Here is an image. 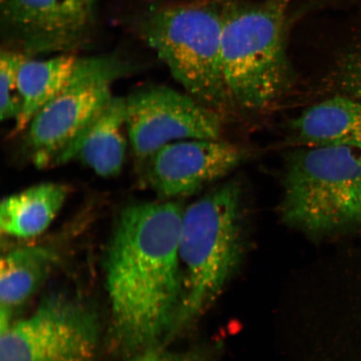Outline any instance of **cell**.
<instances>
[{
	"mask_svg": "<svg viewBox=\"0 0 361 361\" xmlns=\"http://www.w3.org/2000/svg\"><path fill=\"white\" fill-rule=\"evenodd\" d=\"M293 133L310 146L361 149V101L336 96L315 104L292 121Z\"/></svg>",
	"mask_w": 361,
	"mask_h": 361,
	"instance_id": "obj_12",
	"label": "cell"
},
{
	"mask_svg": "<svg viewBox=\"0 0 361 361\" xmlns=\"http://www.w3.org/2000/svg\"><path fill=\"white\" fill-rule=\"evenodd\" d=\"M286 4H228L222 8V63L233 106L266 109L291 87L293 72L286 45Z\"/></svg>",
	"mask_w": 361,
	"mask_h": 361,
	"instance_id": "obj_3",
	"label": "cell"
},
{
	"mask_svg": "<svg viewBox=\"0 0 361 361\" xmlns=\"http://www.w3.org/2000/svg\"><path fill=\"white\" fill-rule=\"evenodd\" d=\"M126 128L140 166L166 144L189 139H219L221 115L190 94L155 85L126 99Z\"/></svg>",
	"mask_w": 361,
	"mask_h": 361,
	"instance_id": "obj_8",
	"label": "cell"
},
{
	"mask_svg": "<svg viewBox=\"0 0 361 361\" xmlns=\"http://www.w3.org/2000/svg\"><path fill=\"white\" fill-rule=\"evenodd\" d=\"M99 324L93 311L52 295L32 314L1 328L0 361H94Z\"/></svg>",
	"mask_w": 361,
	"mask_h": 361,
	"instance_id": "obj_6",
	"label": "cell"
},
{
	"mask_svg": "<svg viewBox=\"0 0 361 361\" xmlns=\"http://www.w3.org/2000/svg\"><path fill=\"white\" fill-rule=\"evenodd\" d=\"M361 149L310 146L288 157L283 177L282 220L322 237L356 222Z\"/></svg>",
	"mask_w": 361,
	"mask_h": 361,
	"instance_id": "obj_5",
	"label": "cell"
},
{
	"mask_svg": "<svg viewBox=\"0 0 361 361\" xmlns=\"http://www.w3.org/2000/svg\"><path fill=\"white\" fill-rule=\"evenodd\" d=\"M333 75L345 96L361 101V42L340 58Z\"/></svg>",
	"mask_w": 361,
	"mask_h": 361,
	"instance_id": "obj_17",
	"label": "cell"
},
{
	"mask_svg": "<svg viewBox=\"0 0 361 361\" xmlns=\"http://www.w3.org/2000/svg\"><path fill=\"white\" fill-rule=\"evenodd\" d=\"M209 356V352L203 350L173 354L154 346L140 352L133 361H206Z\"/></svg>",
	"mask_w": 361,
	"mask_h": 361,
	"instance_id": "obj_18",
	"label": "cell"
},
{
	"mask_svg": "<svg viewBox=\"0 0 361 361\" xmlns=\"http://www.w3.org/2000/svg\"><path fill=\"white\" fill-rule=\"evenodd\" d=\"M67 196L64 185L48 183L4 198L0 206L2 234L18 238L40 235L56 219Z\"/></svg>",
	"mask_w": 361,
	"mask_h": 361,
	"instance_id": "obj_13",
	"label": "cell"
},
{
	"mask_svg": "<svg viewBox=\"0 0 361 361\" xmlns=\"http://www.w3.org/2000/svg\"><path fill=\"white\" fill-rule=\"evenodd\" d=\"M56 255L48 247H25L7 252L0 265V326L37 290L52 268Z\"/></svg>",
	"mask_w": 361,
	"mask_h": 361,
	"instance_id": "obj_14",
	"label": "cell"
},
{
	"mask_svg": "<svg viewBox=\"0 0 361 361\" xmlns=\"http://www.w3.org/2000/svg\"><path fill=\"white\" fill-rule=\"evenodd\" d=\"M29 58L17 49H3L0 56V116L2 121L16 120L21 110L18 90L20 67Z\"/></svg>",
	"mask_w": 361,
	"mask_h": 361,
	"instance_id": "obj_16",
	"label": "cell"
},
{
	"mask_svg": "<svg viewBox=\"0 0 361 361\" xmlns=\"http://www.w3.org/2000/svg\"><path fill=\"white\" fill-rule=\"evenodd\" d=\"M223 25L222 8L196 4L153 6L137 24L185 92L219 115L235 107L224 78Z\"/></svg>",
	"mask_w": 361,
	"mask_h": 361,
	"instance_id": "obj_4",
	"label": "cell"
},
{
	"mask_svg": "<svg viewBox=\"0 0 361 361\" xmlns=\"http://www.w3.org/2000/svg\"><path fill=\"white\" fill-rule=\"evenodd\" d=\"M272 1H276V2H279V3L286 4V6H287V4H288V1H290V0H272Z\"/></svg>",
	"mask_w": 361,
	"mask_h": 361,
	"instance_id": "obj_20",
	"label": "cell"
},
{
	"mask_svg": "<svg viewBox=\"0 0 361 361\" xmlns=\"http://www.w3.org/2000/svg\"><path fill=\"white\" fill-rule=\"evenodd\" d=\"M117 78L118 71L111 58H78L66 87L28 126L27 143L36 166H55L59 157L111 101L110 85Z\"/></svg>",
	"mask_w": 361,
	"mask_h": 361,
	"instance_id": "obj_7",
	"label": "cell"
},
{
	"mask_svg": "<svg viewBox=\"0 0 361 361\" xmlns=\"http://www.w3.org/2000/svg\"><path fill=\"white\" fill-rule=\"evenodd\" d=\"M97 0H0L7 42L29 56L69 51L87 42Z\"/></svg>",
	"mask_w": 361,
	"mask_h": 361,
	"instance_id": "obj_9",
	"label": "cell"
},
{
	"mask_svg": "<svg viewBox=\"0 0 361 361\" xmlns=\"http://www.w3.org/2000/svg\"><path fill=\"white\" fill-rule=\"evenodd\" d=\"M78 61V58L72 55L58 56L45 61L27 59L18 76L22 105L12 135L28 128L37 113L66 87Z\"/></svg>",
	"mask_w": 361,
	"mask_h": 361,
	"instance_id": "obj_15",
	"label": "cell"
},
{
	"mask_svg": "<svg viewBox=\"0 0 361 361\" xmlns=\"http://www.w3.org/2000/svg\"><path fill=\"white\" fill-rule=\"evenodd\" d=\"M242 152L220 139L166 144L142 166L149 187L164 200L188 197L223 178L240 164Z\"/></svg>",
	"mask_w": 361,
	"mask_h": 361,
	"instance_id": "obj_10",
	"label": "cell"
},
{
	"mask_svg": "<svg viewBox=\"0 0 361 361\" xmlns=\"http://www.w3.org/2000/svg\"><path fill=\"white\" fill-rule=\"evenodd\" d=\"M241 197L240 185L232 180L185 209L179 245L183 296L171 335L197 322L241 267L246 250Z\"/></svg>",
	"mask_w": 361,
	"mask_h": 361,
	"instance_id": "obj_2",
	"label": "cell"
},
{
	"mask_svg": "<svg viewBox=\"0 0 361 361\" xmlns=\"http://www.w3.org/2000/svg\"><path fill=\"white\" fill-rule=\"evenodd\" d=\"M126 133V99L112 97L59 157L55 166L78 160L102 178H114L123 168L128 146Z\"/></svg>",
	"mask_w": 361,
	"mask_h": 361,
	"instance_id": "obj_11",
	"label": "cell"
},
{
	"mask_svg": "<svg viewBox=\"0 0 361 361\" xmlns=\"http://www.w3.org/2000/svg\"><path fill=\"white\" fill-rule=\"evenodd\" d=\"M356 222H361V183L357 194V202H356Z\"/></svg>",
	"mask_w": 361,
	"mask_h": 361,
	"instance_id": "obj_19",
	"label": "cell"
},
{
	"mask_svg": "<svg viewBox=\"0 0 361 361\" xmlns=\"http://www.w3.org/2000/svg\"><path fill=\"white\" fill-rule=\"evenodd\" d=\"M184 210L173 201L139 203L116 220L106 281L115 337L126 350L140 353L173 333L183 296Z\"/></svg>",
	"mask_w": 361,
	"mask_h": 361,
	"instance_id": "obj_1",
	"label": "cell"
}]
</instances>
